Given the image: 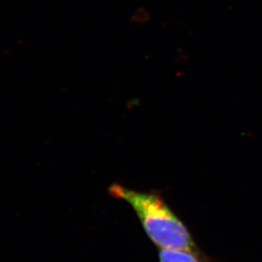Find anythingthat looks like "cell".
Instances as JSON below:
<instances>
[{
	"label": "cell",
	"instance_id": "6da1fadb",
	"mask_svg": "<svg viewBox=\"0 0 262 262\" xmlns=\"http://www.w3.org/2000/svg\"><path fill=\"white\" fill-rule=\"evenodd\" d=\"M109 191L133 208L146 233L159 248L187 251L199 255V250L186 225L159 195L132 190L117 184L111 186Z\"/></svg>",
	"mask_w": 262,
	"mask_h": 262
},
{
	"label": "cell",
	"instance_id": "7a4b0ae2",
	"mask_svg": "<svg viewBox=\"0 0 262 262\" xmlns=\"http://www.w3.org/2000/svg\"><path fill=\"white\" fill-rule=\"evenodd\" d=\"M198 254L182 250H165L160 249V262H200Z\"/></svg>",
	"mask_w": 262,
	"mask_h": 262
}]
</instances>
